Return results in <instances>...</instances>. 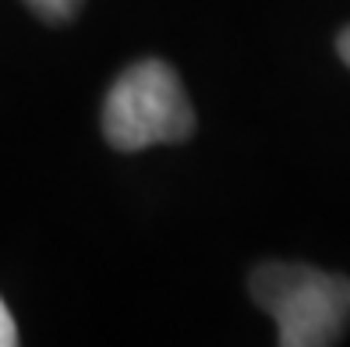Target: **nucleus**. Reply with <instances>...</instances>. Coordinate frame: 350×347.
Here are the masks:
<instances>
[{"label": "nucleus", "instance_id": "nucleus-3", "mask_svg": "<svg viewBox=\"0 0 350 347\" xmlns=\"http://www.w3.org/2000/svg\"><path fill=\"white\" fill-rule=\"evenodd\" d=\"M25 4L46 22H71L81 11V0H25Z\"/></svg>", "mask_w": 350, "mask_h": 347}, {"label": "nucleus", "instance_id": "nucleus-2", "mask_svg": "<svg viewBox=\"0 0 350 347\" xmlns=\"http://www.w3.org/2000/svg\"><path fill=\"white\" fill-rule=\"evenodd\" d=\"M195 131V107L180 78L163 60H138L120 75L103 103V135L120 153L159 142H184Z\"/></svg>", "mask_w": 350, "mask_h": 347}, {"label": "nucleus", "instance_id": "nucleus-1", "mask_svg": "<svg viewBox=\"0 0 350 347\" xmlns=\"http://www.w3.org/2000/svg\"><path fill=\"white\" fill-rule=\"evenodd\" d=\"M252 298L276 319L283 347H329L350 322V280L304 262H262Z\"/></svg>", "mask_w": 350, "mask_h": 347}, {"label": "nucleus", "instance_id": "nucleus-5", "mask_svg": "<svg viewBox=\"0 0 350 347\" xmlns=\"http://www.w3.org/2000/svg\"><path fill=\"white\" fill-rule=\"evenodd\" d=\"M336 50H340V57H343V64L350 68V25L340 32V39H336Z\"/></svg>", "mask_w": 350, "mask_h": 347}, {"label": "nucleus", "instance_id": "nucleus-4", "mask_svg": "<svg viewBox=\"0 0 350 347\" xmlns=\"http://www.w3.org/2000/svg\"><path fill=\"white\" fill-rule=\"evenodd\" d=\"M18 344V330H14V319L8 312L4 298H0V347H14Z\"/></svg>", "mask_w": 350, "mask_h": 347}]
</instances>
